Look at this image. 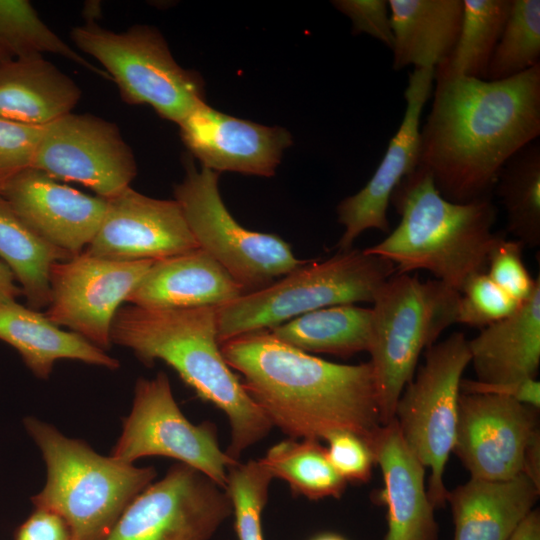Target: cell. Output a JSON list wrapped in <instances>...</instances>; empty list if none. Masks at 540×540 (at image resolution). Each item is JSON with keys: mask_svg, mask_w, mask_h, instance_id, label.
I'll return each instance as SVG.
<instances>
[{"mask_svg": "<svg viewBox=\"0 0 540 540\" xmlns=\"http://www.w3.org/2000/svg\"><path fill=\"white\" fill-rule=\"evenodd\" d=\"M523 247L519 241L501 236L491 249L486 266L488 277L518 303L528 299L540 284V278H532L524 264Z\"/></svg>", "mask_w": 540, "mask_h": 540, "instance_id": "cell-36", "label": "cell"}, {"mask_svg": "<svg viewBox=\"0 0 540 540\" xmlns=\"http://www.w3.org/2000/svg\"><path fill=\"white\" fill-rule=\"evenodd\" d=\"M32 168L55 180L79 183L111 199L130 187L137 165L115 123L68 113L45 126Z\"/></svg>", "mask_w": 540, "mask_h": 540, "instance_id": "cell-14", "label": "cell"}, {"mask_svg": "<svg viewBox=\"0 0 540 540\" xmlns=\"http://www.w3.org/2000/svg\"><path fill=\"white\" fill-rule=\"evenodd\" d=\"M180 136L202 166L217 173L269 177L292 144L288 131L221 113L206 102L179 124Z\"/></svg>", "mask_w": 540, "mask_h": 540, "instance_id": "cell-19", "label": "cell"}, {"mask_svg": "<svg viewBox=\"0 0 540 540\" xmlns=\"http://www.w3.org/2000/svg\"><path fill=\"white\" fill-rule=\"evenodd\" d=\"M43 53L62 56L110 79L102 68L86 60L52 31L29 1L0 0V62Z\"/></svg>", "mask_w": 540, "mask_h": 540, "instance_id": "cell-32", "label": "cell"}, {"mask_svg": "<svg viewBox=\"0 0 540 540\" xmlns=\"http://www.w3.org/2000/svg\"><path fill=\"white\" fill-rule=\"evenodd\" d=\"M508 540H540V513L533 509Z\"/></svg>", "mask_w": 540, "mask_h": 540, "instance_id": "cell-44", "label": "cell"}, {"mask_svg": "<svg viewBox=\"0 0 540 540\" xmlns=\"http://www.w3.org/2000/svg\"><path fill=\"white\" fill-rule=\"evenodd\" d=\"M231 514L223 488L176 463L129 503L105 540H210Z\"/></svg>", "mask_w": 540, "mask_h": 540, "instance_id": "cell-12", "label": "cell"}, {"mask_svg": "<svg viewBox=\"0 0 540 540\" xmlns=\"http://www.w3.org/2000/svg\"><path fill=\"white\" fill-rule=\"evenodd\" d=\"M222 355L271 425L292 439L340 430L364 440L382 425L372 365L339 364L291 347L268 330L220 344Z\"/></svg>", "mask_w": 540, "mask_h": 540, "instance_id": "cell-2", "label": "cell"}, {"mask_svg": "<svg viewBox=\"0 0 540 540\" xmlns=\"http://www.w3.org/2000/svg\"><path fill=\"white\" fill-rule=\"evenodd\" d=\"M0 196L42 239L72 257L91 243L107 209V199L82 193L32 167L8 181Z\"/></svg>", "mask_w": 540, "mask_h": 540, "instance_id": "cell-18", "label": "cell"}, {"mask_svg": "<svg viewBox=\"0 0 540 540\" xmlns=\"http://www.w3.org/2000/svg\"><path fill=\"white\" fill-rule=\"evenodd\" d=\"M20 296H22V290L14 274L0 260V303L16 302Z\"/></svg>", "mask_w": 540, "mask_h": 540, "instance_id": "cell-43", "label": "cell"}, {"mask_svg": "<svg viewBox=\"0 0 540 540\" xmlns=\"http://www.w3.org/2000/svg\"><path fill=\"white\" fill-rule=\"evenodd\" d=\"M333 5L350 18L355 33H366L392 49L394 36L386 0H338Z\"/></svg>", "mask_w": 540, "mask_h": 540, "instance_id": "cell-39", "label": "cell"}, {"mask_svg": "<svg viewBox=\"0 0 540 540\" xmlns=\"http://www.w3.org/2000/svg\"><path fill=\"white\" fill-rule=\"evenodd\" d=\"M325 440L328 459L346 482L366 483L370 480L375 461L364 438L340 430L329 434Z\"/></svg>", "mask_w": 540, "mask_h": 540, "instance_id": "cell-38", "label": "cell"}, {"mask_svg": "<svg viewBox=\"0 0 540 540\" xmlns=\"http://www.w3.org/2000/svg\"><path fill=\"white\" fill-rule=\"evenodd\" d=\"M460 292L433 279L395 272L373 299L368 353L381 424L392 421L399 397L412 380L421 353L457 323Z\"/></svg>", "mask_w": 540, "mask_h": 540, "instance_id": "cell-6", "label": "cell"}, {"mask_svg": "<svg viewBox=\"0 0 540 540\" xmlns=\"http://www.w3.org/2000/svg\"><path fill=\"white\" fill-rule=\"evenodd\" d=\"M538 140V139H537ZM507 216V230L523 246L540 245V144L533 141L502 167L495 187Z\"/></svg>", "mask_w": 540, "mask_h": 540, "instance_id": "cell-30", "label": "cell"}, {"mask_svg": "<svg viewBox=\"0 0 540 540\" xmlns=\"http://www.w3.org/2000/svg\"><path fill=\"white\" fill-rule=\"evenodd\" d=\"M395 272L391 261L365 249L338 251L320 262L307 261L279 281L217 307L219 343L271 329L321 308L372 303L379 287Z\"/></svg>", "mask_w": 540, "mask_h": 540, "instance_id": "cell-7", "label": "cell"}, {"mask_svg": "<svg viewBox=\"0 0 540 540\" xmlns=\"http://www.w3.org/2000/svg\"><path fill=\"white\" fill-rule=\"evenodd\" d=\"M111 342L130 349L146 366L165 362L203 401L226 415V454H241L264 439L272 425L225 361L218 340L217 307L154 309L121 306L111 326Z\"/></svg>", "mask_w": 540, "mask_h": 540, "instance_id": "cell-3", "label": "cell"}, {"mask_svg": "<svg viewBox=\"0 0 540 540\" xmlns=\"http://www.w3.org/2000/svg\"><path fill=\"white\" fill-rule=\"evenodd\" d=\"M70 37L101 64L129 104H147L179 124L205 102L201 77L177 64L156 28L135 25L114 32L89 20L72 28Z\"/></svg>", "mask_w": 540, "mask_h": 540, "instance_id": "cell-8", "label": "cell"}, {"mask_svg": "<svg viewBox=\"0 0 540 540\" xmlns=\"http://www.w3.org/2000/svg\"><path fill=\"white\" fill-rule=\"evenodd\" d=\"M0 340L13 347L37 378L50 377L68 359L116 370L120 362L81 336L53 324L40 311L16 302L0 303Z\"/></svg>", "mask_w": 540, "mask_h": 540, "instance_id": "cell-25", "label": "cell"}, {"mask_svg": "<svg viewBox=\"0 0 540 540\" xmlns=\"http://www.w3.org/2000/svg\"><path fill=\"white\" fill-rule=\"evenodd\" d=\"M70 258L42 239L0 196V260L14 274L29 308H47L50 269L55 262Z\"/></svg>", "mask_w": 540, "mask_h": 540, "instance_id": "cell-28", "label": "cell"}, {"mask_svg": "<svg viewBox=\"0 0 540 540\" xmlns=\"http://www.w3.org/2000/svg\"><path fill=\"white\" fill-rule=\"evenodd\" d=\"M199 248L178 202L128 187L107 199L100 227L84 252L111 260H160Z\"/></svg>", "mask_w": 540, "mask_h": 540, "instance_id": "cell-17", "label": "cell"}, {"mask_svg": "<svg viewBox=\"0 0 540 540\" xmlns=\"http://www.w3.org/2000/svg\"><path fill=\"white\" fill-rule=\"evenodd\" d=\"M273 479L260 460L237 462L229 468L224 490L232 505L238 540H264L262 514Z\"/></svg>", "mask_w": 540, "mask_h": 540, "instance_id": "cell-34", "label": "cell"}, {"mask_svg": "<svg viewBox=\"0 0 540 540\" xmlns=\"http://www.w3.org/2000/svg\"><path fill=\"white\" fill-rule=\"evenodd\" d=\"M23 425L47 470L46 483L31 502L62 517L71 540H105L129 503L157 476L154 467L101 455L36 417L26 416Z\"/></svg>", "mask_w": 540, "mask_h": 540, "instance_id": "cell-5", "label": "cell"}, {"mask_svg": "<svg viewBox=\"0 0 540 540\" xmlns=\"http://www.w3.org/2000/svg\"><path fill=\"white\" fill-rule=\"evenodd\" d=\"M268 331L281 342L309 354L349 357L369 350L372 310L354 304L329 306Z\"/></svg>", "mask_w": 540, "mask_h": 540, "instance_id": "cell-27", "label": "cell"}, {"mask_svg": "<svg viewBox=\"0 0 540 540\" xmlns=\"http://www.w3.org/2000/svg\"><path fill=\"white\" fill-rule=\"evenodd\" d=\"M520 304L496 285L486 272L476 273L460 291L457 323L483 329L511 315Z\"/></svg>", "mask_w": 540, "mask_h": 540, "instance_id": "cell-35", "label": "cell"}, {"mask_svg": "<svg viewBox=\"0 0 540 540\" xmlns=\"http://www.w3.org/2000/svg\"><path fill=\"white\" fill-rule=\"evenodd\" d=\"M425 351L424 363L398 399L394 419L409 449L430 469L428 497L440 508L447 503L443 475L455 443L460 382L470 353L462 332Z\"/></svg>", "mask_w": 540, "mask_h": 540, "instance_id": "cell-9", "label": "cell"}, {"mask_svg": "<svg viewBox=\"0 0 540 540\" xmlns=\"http://www.w3.org/2000/svg\"><path fill=\"white\" fill-rule=\"evenodd\" d=\"M536 410L505 397L460 392L453 452L471 478L507 480L522 472L538 429Z\"/></svg>", "mask_w": 540, "mask_h": 540, "instance_id": "cell-15", "label": "cell"}, {"mask_svg": "<svg viewBox=\"0 0 540 540\" xmlns=\"http://www.w3.org/2000/svg\"><path fill=\"white\" fill-rule=\"evenodd\" d=\"M44 129L0 118V190L15 175L32 167Z\"/></svg>", "mask_w": 540, "mask_h": 540, "instance_id": "cell-37", "label": "cell"}, {"mask_svg": "<svg viewBox=\"0 0 540 540\" xmlns=\"http://www.w3.org/2000/svg\"><path fill=\"white\" fill-rule=\"evenodd\" d=\"M511 7V0H463L456 44L435 68L434 79L486 80L487 69Z\"/></svg>", "mask_w": 540, "mask_h": 540, "instance_id": "cell-29", "label": "cell"}, {"mask_svg": "<svg viewBox=\"0 0 540 540\" xmlns=\"http://www.w3.org/2000/svg\"><path fill=\"white\" fill-rule=\"evenodd\" d=\"M153 263L105 259L84 251L55 262L50 269V299L44 315L106 352L112 346L116 312Z\"/></svg>", "mask_w": 540, "mask_h": 540, "instance_id": "cell-13", "label": "cell"}, {"mask_svg": "<svg viewBox=\"0 0 540 540\" xmlns=\"http://www.w3.org/2000/svg\"><path fill=\"white\" fill-rule=\"evenodd\" d=\"M311 540H346L344 537L334 533H324L315 536Z\"/></svg>", "mask_w": 540, "mask_h": 540, "instance_id": "cell-45", "label": "cell"}, {"mask_svg": "<svg viewBox=\"0 0 540 540\" xmlns=\"http://www.w3.org/2000/svg\"><path fill=\"white\" fill-rule=\"evenodd\" d=\"M14 540H71V534L66 522L58 514L34 508L16 528Z\"/></svg>", "mask_w": 540, "mask_h": 540, "instance_id": "cell-41", "label": "cell"}, {"mask_svg": "<svg viewBox=\"0 0 540 540\" xmlns=\"http://www.w3.org/2000/svg\"><path fill=\"white\" fill-rule=\"evenodd\" d=\"M110 456L128 464L151 456L172 458L223 489L229 468L238 462L221 450L213 423L193 424L185 417L162 371L137 379L131 410Z\"/></svg>", "mask_w": 540, "mask_h": 540, "instance_id": "cell-11", "label": "cell"}, {"mask_svg": "<svg viewBox=\"0 0 540 540\" xmlns=\"http://www.w3.org/2000/svg\"><path fill=\"white\" fill-rule=\"evenodd\" d=\"M460 392L495 395L513 399L535 409L540 407V382L536 378L503 383H482L462 379Z\"/></svg>", "mask_w": 540, "mask_h": 540, "instance_id": "cell-40", "label": "cell"}, {"mask_svg": "<svg viewBox=\"0 0 540 540\" xmlns=\"http://www.w3.org/2000/svg\"><path fill=\"white\" fill-rule=\"evenodd\" d=\"M468 348L479 382L535 378L540 365V284L515 312L468 340Z\"/></svg>", "mask_w": 540, "mask_h": 540, "instance_id": "cell-23", "label": "cell"}, {"mask_svg": "<svg viewBox=\"0 0 540 540\" xmlns=\"http://www.w3.org/2000/svg\"><path fill=\"white\" fill-rule=\"evenodd\" d=\"M185 168V178L174 189L175 200L198 247L211 255L244 293L262 289L307 262L296 258L281 237L248 230L232 217L219 193V173L203 166L198 170L190 157Z\"/></svg>", "mask_w": 540, "mask_h": 540, "instance_id": "cell-10", "label": "cell"}, {"mask_svg": "<svg viewBox=\"0 0 540 540\" xmlns=\"http://www.w3.org/2000/svg\"><path fill=\"white\" fill-rule=\"evenodd\" d=\"M81 89L67 74L33 54L0 62V118L46 126L72 112Z\"/></svg>", "mask_w": 540, "mask_h": 540, "instance_id": "cell-24", "label": "cell"}, {"mask_svg": "<svg viewBox=\"0 0 540 540\" xmlns=\"http://www.w3.org/2000/svg\"><path fill=\"white\" fill-rule=\"evenodd\" d=\"M540 64V1L511 0L504 28L491 57L486 80L498 81Z\"/></svg>", "mask_w": 540, "mask_h": 540, "instance_id": "cell-33", "label": "cell"}, {"mask_svg": "<svg viewBox=\"0 0 540 540\" xmlns=\"http://www.w3.org/2000/svg\"><path fill=\"white\" fill-rule=\"evenodd\" d=\"M260 462L273 478L310 500L339 498L347 482L330 463L326 448L315 439H292L271 446Z\"/></svg>", "mask_w": 540, "mask_h": 540, "instance_id": "cell-31", "label": "cell"}, {"mask_svg": "<svg viewBox=\"0 0 540 540\" xmlns=\"http://www.w3.org/2000/svg\"><path fill=\"white\" fill-rule=\"evenodd\" d=\"M242 294L235 279L197 248L154 261L126 302L154 309L219 307Z\"/></svg>", "mask_w": 540, "mask_h": 540, "instance_id": "cell-21", "label": "cell"}, {"mask_svg": "<svg viewBox=\"0 0 540 540\" xmlns=\"http://www.w3.org/2000/svg\"><path fill=\"white\" fill-rule=\"evenodd\" d=\"M394 36L393 68H436L453 50L463 0H388Z\"/></svg>", "mask_w": 540, "mask_h": 540, "instance_id": "cell-26", "label": "cell"}, {"mask_svg": "<svg viewBox=\"0 0 540 540\" xmlns=\"http://www.w3.org/2000/svg\"><path fill=\"white\" fill-rule=\"evenodd\" d=\"M522 472L540 487V433L538 429L526 447Z\"/></svg>", "mask_w": 540, "mask_h": 540, "instance_id": "cell-42", "label": "cell"}, {"mask_svg": "<svg viewBox=\"0 0 540 540\" xmlns=\"http://www.w3.org/2000/svg\"><path fill=\"white\" fill-rule=\"evenodd\" d=\"M539 494L540 487L523 472L507 480L470 478L448 491L454 540H508Z\"/></svg>", "mask_w": 540, "mask_h": 540, "instance_id": "cell-22", "label": "cell"}, {"mask_svg": "<svg viewBox=\"0 0 540 540\" xmlns=\"http://www.w3.org/2000/svg\"><path fill=\"white\" fill-rule=\"evenodd\" d=\"M434 80L418 166L451 202L491 199L504 164L540 135V64L498 81Z\"/></svg>", "mask_w": 540, "mask_h": 540, "instance_id": "cell-1", "label": "cell"}, {"mask_svg": "<svg viewBox=\"0 0 540 540\" xmlns=\"http://www.w3.org/2000/svg\"><path fill=\"white\" fill-rule=\"evenodd\" d=\"M366 442L383 478L376 499L387 509L384 540H438L425 467L405 443L396 420L381 425Z\"/></svg>", "mask_w": 540, "mask_h": 540, "instance_id": "cell-20", "label": "cell"}, {"mask_svg": "<svg viewBox=\"0 0 540 540\" xmlns=\"http://www.w3.org/2000/svg\"><path fill=\"white\" fill-rule=\"evenodd\" d=\"M398 226L367 253L391 261L397 273L430 272L461 291L474 274L486 272L497 210L491 199L459 204L445 199L428 171L417 167L393 191Z\"/></svg>", "mask_w": 540, "mask_h": 540, "instance_id": "cell-4", "label": "cell"}, {"mask_svg": "<svg viewBox=\"0 0 540 540\" xmlns=\"http://www.w3.org/2000/svg\"><path fill=\"white\" fill-rule=\"evenodd\" d=\"M434 74L435 68H414L410 73L403 119L381 162L361 190L338 204V222L345 228L337 243L338 251L352 249L356 238L366 230L390 232L387 211L392 193L419 164L420 121L432 94Z\"/></svg>", "mask_w": 540, "mask_h": 540, "instance_id": "cell-16", "label": "cell"}]
</instances>
